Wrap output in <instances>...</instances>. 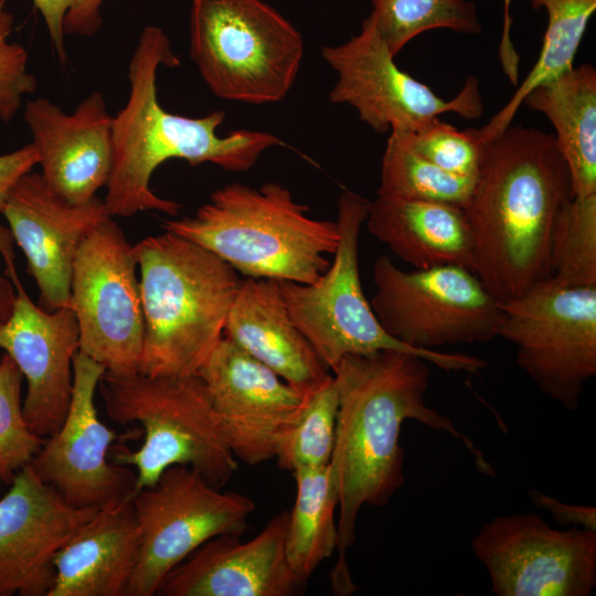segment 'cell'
<instances>
[{
    "label": "cell",
    "mask_w": 596,
    "mask_h": 596,
    "mask_svg": "<svg viewBox=\"0 0 596 596\" xmlns=\"http://www.w3.org/2000/svg\"><path fill=\"white\" fill-rule=\"evenodd\" d=\"M424 358L400 350L347 355L333 368L339 393L336 441L330 466L338 489V561L333 582L352 592L345 554L355 541L363 505L383 507L404 482V450L400 444L405 421L415 419L460 440L477 469L493 476L491 465L451 419L426 404L430 372Z\"/></svg>",
    "instance_id": "obj_1"
},
{
    "label": "cell",
    "mask_w": 596,
    "mask_h": 596,
    "mask_svg": "<svg viewBox=\"0 0 596 596\" xmlns=\"http://www.w3.org/2000/svg\"><path fill=\"white\" fill-rule=\"evenodd\" d=\"M571 196L553 134L511 125L485 143L464 211L473 237L472 272L497 300L551 277V231Z\"/></svg>",
    "instance_id": "obj_2"
},
{
    "label": "cell",
    "mask_w": 596,
    "mask_h": 596,
    "mask_svg": "<svg viewBox=\"0 0 596 596\" xmlns=\"http://www.w3.org/2000/svg\"><path fill=\"white\" fill-rule=\"evenodd\" d=\"M179 64L166 32L146 26L128 65V99L113 116L114 159L104 199L111 216L130 217L145 211L178 215L181 205L150 188L151 175L167 160L182 159L191 166L210 162L243 172L264 151L281 143L277 136L260 130L236 129L220 136L224 110L198 118L166 110L158 99L157 73L161 65Z\"/></svg>",
    "instance_id": "obj_3"
},
{
    "label": "cell",
    "mask_w": 596,
    "mask_h": 596,
    "mask_svg": "<svg viewBox=\"0 0 596 596\" xmlns=\"http://www.w3.org/2000/svg\"><path fill=\"white\" fill-rule=\"evenodd\" d=\"M135 246L145 322L139 373L198 374L224 337L238 273L170 231Z\"/></svg>",
    "instance_id": "obj_4"
},
{
    "label": "cell",
    "mask_w": 596,
    "mask_h": 596,
    "mask_svg": "<svg viewBox=\"0 0 596 596\" xmlns=\"http://www.w3.org/2000/svg\"><path fill=\"white\" fill-rule=\"evenodd\" d=\"M286 187L238 182L215 190L192 216L162 228L209 249L247 278L310 284L329 267L339 243L337 221L308 215Z\"/></svg>",
    "instance_id": "obj_5"
},
{
    "label": "cell",
    "mask_w": 596,
    "mask_h": 596,
    "mask_svg": "<svg viewBox=\"0 0 596 596\" xmlns=\"http://www.w3.org/2000/svg\"><path fill=\"white\" fill-rule=\"evenodd\" d=\"M98 386L111 421L141 427L138 449L119 446L114 454V462L136 469L137 490L153 486L171 466H187L220 489L232 478L238 460L198 374L105 371Z\"/></svg>",
    "instance_id": "obj_6"
},
{
    "label": "cell",
    "mask_w": 596,
    "mask_h": 596,
    "mask_svg": "<svg viewBox=\"0 0 596 596\" xmlns=\"http://www.w3.org/2000/svg\"><path fill=\"white\" fill-rule=\"evenodd\" d=\"M369 204L365 198L344 190L338 200L340 238L327 270L310 284L277 281L292 321L330 371L347 355L392 349L415 353L446 371L477 373L487 363L481 358L418 350L394 339L381 326L363 292L359 272V237Z\"/></svg>",
    "instance_id": "obj_7"
},
{
    "label": "cell",
    "mask_w": 596,
    "mask_h": 596,
    "mask_svg": "<svg viewBox=\"0 0 596 596\" xmlns=\"http://www.w3.org/2000/svg\"><path fill=\"white\" fill-rule=\"evenodd\" d=\"M189 25L190 57L215 96L267 104L291 89L304 39L264 0H192Z\"/></svg>",
    "instance_id": "obj_8"
},
{
    "label": "cell",
    "mask_w": 596,
    "mask_h": 596,
    "mask_svg": "<svg viewBox=\"0 0 596 596\" xmlns=\"http://www.w3.org/2000/svg\"><path fill=\"white\" fill-rule=\"evenodd\" d=\"M499 307L497 337L515 347L519 368L544 394L576 409L596 375V287L549 277Z\"/></svg>",
    "instance_id": "obj_9"
},
{
    "label": "cell",
    "mask_w": 596,
    "mask_h": 596,
    "mask_svg": "<svg viewBox=\"0 0 596 596\" xmlns=\"http://www.w3.org/2000/svg\"><path fill=\"white\" fill-rule=\"evenodd\" d=\"M371 307L384 330L418 350L473 344L497 337L499 300L462 266L404 270L390 257L373 267Z\"/></svg>",
    "instance_id": "obj_10"
},
{
    "label": "cell",
    "mask_w": 596,
    "mask_h": 596,
    "mask_svg": "<svg viewBox=\"0 0 596 596\" xmlns=\"http://www.w3.org/2000/svg\"><path fill=\"white\" fill-rule=\"evenodd\" d=\"M140 547L127 596H152L167 574L209 540L242 536L255 502L222 492L187 466L166 469L131 498Z\"/></svg>",
    "instance_id": "obj_11"
},
{
    "label": "cell",
    "mask_w": 596,
    "mask_h": 596,
    "mask_svg": "<svg viewBox=\"0 0 596 596\" xmlns=\"http://www.w3.org/2000/svg\"><path fill=\"white\" fill-rule=\"evenodd\" d=\"M137 266L135 246L113 216L84 237L73 263L70 308L78 351L113 373L139 370L145 322Z\"/></svg>",
    "instance_id": "obj_12"
},
{
    "label": "cell",
    "mask_w": 596,
    "mask_h": 596,
    "mask_svg": "<svg viewBox=\"0 0 596 596\" xmlns=\"http://www.w3.org/2000/svg\"><path fill=\"white\" fill-rule=\"evenodd\" d=\"M322 57L338 74L329 98L353 107L376 132L412 131L443 114L466 120L483 114L479 81L469 76L450 100L402 71L370 14L359 34L343 44L324 46Z\"/></svg>",
    "instance_id": "obj_13"
},
{
    "label": "cell",
    "mask_w": 596,
    "mask_h": 596,
    "mask_svg": "<svg viewBox=\"0 0 596 596\" xmlns=\"http://www.w3.org/2000/svg\"><path fill=\"white\" fill-rule=\"evenodd\" d=\"M471 550L498 596H588L596 585V530L552 529L532 512L499 515Z\"/></svg>",
    "instance_id": "obj_14"
},
{
    "label": "cell",
    "mask_w": 596,
    "mask_h": 596,
    "mask_svg": "<svg viewBox=\"0 0 596 596\" xmlns=\"http://www.w3.org/2000/svg\"><path fill=\"white\" fill-rule=\"evenodd\" d=\"M105 368L77 351L73 360V391L62 425L30 462L36 476L68 504L100 510L129 500L137 492L129 466L109 462L108 450L120 438L98 416L95 392Z\"/></svg>",
    "instance_id": "obj_15"
},
{
    "label": "cell",
    "mask_w": 596,
    "mask_h": 596,
    "mask_svg": "<svg viewBox=\"0 0 596 596\" xmlns=\"http://www.w3.org/2000/svg\"><path fill=\"white\" fill-rule=\"evenodd\" d=\"M198 375L235 458L249 466L273 459L307 391L287 383L225 337Z\"/></svg>",
    "instance_id": "obj_16"
},
{
    "label": "cell",
    "mask_w": 596,
    "mask_h": 596,
    "mask_svg": "<svg viewBox=\"0 0 596 596\" xmlns=\"http://www.w3.org/2000/svg\"><path fill=\"white\" fill-rule=\"evenodd\" d=\"M0 213L35 280L41 308H70L73 263L84 237L110 217L104 200L71 203L55 194L41 173L23 174L10 189Z\"/></svg>",
    "instance_id": "obj_17"
},
{
    "label": "cell",
    "mask_w": 596,
    "mask_h": 596,
    "mask_svg": "<svg viewBox=\"0 0 596 596\" xmlns=\"http://www.w3.org/2000/svg\"><path fill=\"white\" fill-rule=\"evenodd\" d=\"M4 262L17 299L11 317L0 327V349L13 359L26 380L22 403L26 424L46 438L62 425L70 407L78 324L71 308L47 311L36 306L19 280L14 257Z\"/></svg>",
    "instance_id": "obj_18"
},
{
    "label": "cell",
    "mask_w": 596,
    "mask_h": 596,
    "mask_svg": "<svg viewBox=\"0 0 596 596\" xmlns=\"http://www.w3.org/2000/svg\"><path fill=\"white\" fill-rule=\"evenodd\" d=\"M0 498V596H47L54 558L98 510L65 502L26 465Z\"/></svg>",
    "instance_id": "obj_19"
},
{
    "label": "cell",
    "mask_w": 596,
    "mask_h": 596,
    "mask_svg": "<svg viewBox=\"0 0 596 596\" xmlns=\"http://www.w3.org/2000/svg\"><path fill=\"white\" fill-rule=\"evenodd\" d=\"M24 120L41 175L55 194L81 204L107 185L114 159L113 116L102 93H91L71 114L36 98L25 105Z\"/></svg>",
    "instance_id": "obj_20"
},
{
    "label": "cell",
    "mask_w": 596,
    "mask_h": 596,
    "mask_svg": "<svg viewBox=\"0 0 596 596\" xmlns=\"http://www.w3.org/2000/svg\"><path fill=\"white\" fill-rule=\"evenodd\" d=\"M288 511L273 517L249 541L215 536L172 568L162 596H289L301 585L286 558Z\"/></svg>",
    "instance_id": "obj_21"
},
{
    "label": "cell",
    "mask_w": 596,
    "mask_h": 596,
    "mask_svg": "<svg viewBox=\"0 0 596 596\" xmlns=\"http://www.w3.org/2000/svg\"><path fill=\"white\" fill-rule=\"evenodd\" d=\"M139 547L131 499L98 510L56 553L47 596H127Z\"/></svg>",
    "instance_id": "obj_22"
},
{
    "label": "cell",
    "mask_w": 596,
    "mask_h": 596,
    "mask_svg": "<svg viewBox=\"0 0 596 596\" xmlns=\"http://www.w3.org/2000/svg\"><path fill=\"white\" fill-rule=\"evenodd\" d=\"M224 337L304 391L330 373L289 316L277 280H242L227 316Z\"/></svg>",
    "instance_id": "obj_23"
},
{
    "label": "cell",
    "mask_w": 596,
    "mask_h": 596,
    "mask_svg": "<svg viewBox=\"0 0 596 596\" xmlns=\"http://www.w3.org/2000/svg\"><path fill=\"white\" fill-rule=\"evenodd\" d=\"M369 232L413 268H473V237L461 206L427 200L370 201Z\"/></svg>",
    "instance_id": "obj_24"
},
{
    "label": "cell",
    "mask_w": 596,
    "mask_h": 596,
    "mask_svg": "<svg viewBox=\"0 0 596 596\" xmlns=\"http://www.w3.org/2000/svg\"><path fill=\"white\" fill-rule=\"evenodd\" d=\"M554 127L574 196L596 194V70L584 63L533 88L523 99Z\"/></svg>",
    "instance_id": "obj_25"
},
{
    "label": "cell",
    "mask_w": 596,
    "mask_h": 596,
    "mask_svg": "<svg viewBox=\"0 0 596 596\" xmlns=\"http://www.w3.org/2000/svg\"><path fill=\"white\" fill-rule=\"evenodd\" d=\"M296 496L288 512L285 552L289 567L302 585L338 546L334 510L338 489L330 464L292 471Z\"/></svg>",
    "instance_id": "obj_26"
},
{
    "label": "cell",
    "mask_w": 596,
    "mask_h": 596,
    "mask_svg": "<svg viewBox=\"0 0 596 596\" xmlns=\"http://www.w3.org/2000/svg\"><path fill=\"white\" fill-rule=\"evenodd\" d=\"M547 14L539 57L510 100L481 128L478 136L486 143L512 125L524 97L536 86L571 70L587 24L596 10V0H529Z\"/></svg>",
    "instance_id": "obj_27"
},
{
    "label": "cell",
    "mask_w": 596,
    "mask_h": 596,
    "mask_svg": "<svg viewBox=\"0 0 596 596\" xmlns=\"http://www.w3.org/2000/svg\"><path fill=\"white\" fill-rule=\"evenodd\" d=\"M339 393L333 374L307 390L294 421L280 434L275 451L279 468L295 471L330 464L337 430Z\"/></svg>",
    "instance_id": "obj_28"
},
{
    "label": "cell",
    "mask_w": 596,
    "mask_h": 596,
    "mask_svg": "<svg viewBox=\"0 0 596 596\" xmlns=\"http://www.w3.org/2000/svg\"><path fill=\"white\" fill-rule=\"evenodd\" d=\"M475 180L440 169L390 134L382 158L376 196L437 201L464 209Z\"/></svg>",
    "instance_id": "obj_29"
},
{
    "label": "cell",
    "mask_w": 596,
    "mask_h": 596,
    "mask_svg": "<svg viewBox=\"0 0 596 596\" xmlns=\"http://www.w3.org/2000/svg\"><path fill=\"white\" fill-rule=\"evenodd\" d=\"M376 28L395 57L417 35L447 29L478 34L481 23L476 3L468 0H370Z\"/></svg>",
    "instance_id": "obj_30"
},
{
    "label": "cell",
    "mask_w": 596,
    "mask_h": 596,
    "mask_svg": "<svg viewBox=\"0 0 596 596\" xmlns=\"http://www.w3.org/2000/svg\"><path fill=\"white\" fill-rule=\"evenodd\" d=\"M551 277L571 287H596V194L572 195L550 236Z\"/></svg>",
    "instance_id": "obj_31"
},
{
    "label": "cell",
    "mask_w": 596,
    "mask_h": 596,
    "mask_svg": "<svg viewBox=\"0 0 596 596\" xmlns=\"http://www.w3.org/2000/svg\"><path fill=\"white\" fill-rule=\"evenodd\" d=\"M22 377L13 359L3 353L0 358V482L8 486L14 475L31 462L44 441L23 416Z\"/></svg>",
    "instance_id": "obj_32"
},
{
    "label": "cell",
    "mask_w": 596,
    "mask_h": 596,
    "mask_svg": "<svg viewBox=\"0 0 596 596\" xmlns=\"http://www.w3.org/2000/svg\"><path fill=\"white\" fill-rule=\"evenodd\" d=\"M390 134L447 172L477 177L485 146L477 128L460 130L435 117L415 130Z\"/></svg>",
    "instance_id": "obj_33"
},
{
    "label": "cell",
    "mask_w": 596,
    "mask_h": 596,
    "mask_svg": "<svg viewBox=\"0 0 596 596\" xmlns=\"http://www.w3.org/2000/svg\"><path fill=\"white\" fill-rule=\"evenodd\" d=\"M14 17L0 0V121H11L19 111L25 95L38 87L36 78L28 71V52L9 38Z\"/></svg>",
    "instance_id": "obj_34"
},
{
    "label": "cell",
    "mask_w": 596,
    "mask_h": 596,
    "mask_svg": "<svg viewBox=\"0 0 596 596\" xmlns=\"http://www.w3.org/2000/svg\"><path fill=\"white\" fill-rule=\"evenodd\" d=\"M7 1V0H3ZM106 0H32L42 15L58 60L66 61L65 36H92L103 25Z\"/></svg>",
    "instance_id": "obj_35"
},
{
    "label": "cell",
    "mask_w": 596,
    "mask_h": 596,
    "mask_svg": "<svg viewBox=\"0 0 596 596\" xmlns=\"http://www.w3.org/2000/svg\"><path fill=\"white\" fill-rule=\"evenodd\" d=\"M533 504L551 513L554 521L562 525L573 524L588 530H596V509L589 505L567 504L538 490H530Z\"/></svg>",
    "instance_id": "obj_36"
},
{
    "label": "cell",
    "mask_w": 596,
    "mask_h": 596,
    "mask_svg": "<svg viewBox=\"0 0 596 596\" xmlns=\"http://www.w3.org/2000/svg\"><path fill=\"white\" fill-rule=\"evenodd\" d=\"M39 163L33 143H28L9 153L0 155V211L13 184Z\"/></svg>",
    "instance_id": "obj_37"
},
{
    "label": "cell",
    "mask_w": 596,
    "mask_h": 596,
    "mask_svg": "<svg viewBox=\"0 0 596 596\" xmlns=\"http://www.w3.org/2000/svg\"><path fill=\"white\" fill-rule=\"evenodd\" d=\"M513 0H503V28L499 43V61L502 71L512 85L519 84L520 55L511 40L512 17L510 8Z\"/></svg>",
    "instance_id": "obj_38"
},
{
    "label": "cell",
    "mask_w": 596,
    "mask_h": 596,
    "mask_svg": "<svg viewBox=\"0 0 596 596\" xmlns=\"http://www.w3.org/2000/svg\"><path fill=\"white\" fill-rule=\"evenodd\" d=\"M13 237L9 228L0 223V251L13 246ZM17 299V290L11 279L0 275V327L11 317Z\"/></svg>",
    "instance_id": "obj_39"
},
{
    "label": "cell",
    "mask_w": 596,
    "mask_h": 596,
    "mask_svg": "<svg viewBox=\"0 0 596 596\" xmlns=\"http://www.w3.org/2000/svg\"><path fill=\"white\" fill-rule=\"evenodd\" d=\"M1 488H2V483L0 482V491H1Z\"/></svg>",
    "instance_id": "obj_40"
}]
</instances>
